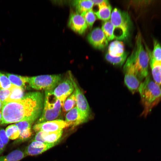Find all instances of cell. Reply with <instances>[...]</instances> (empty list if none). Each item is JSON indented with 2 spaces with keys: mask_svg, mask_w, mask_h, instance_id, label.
I'll return each mask as SVG.
<instances>
[{
  "mask_svg": "<svg viewBox=\"0 0 161 161\" xmlns=\"http://www.w3.org/2000/svg\"><path fill=\"white\" fill-rule=\"evenodd\" d=\"M56 145L32 140L27 147L24 152L26 156L37 155L41 154Z\"/></svg>",
  "mask_w": 161,
  "mask_h": 161,
  "instance_id": "cell-14",
  "label": "cell"
},
{
  "mask_svg": "<svg viewBox=\"0 0 161 161\" xmlns=\"http://www.w3.org/2000/svg\"><path fill=\"white\" fill-rule=\"evenodd\" d=\"M65 122L69 126H75L85 123L76 106L73 107L66 114Z\"/></svg>",
  "mask_w": 161,
  "mask_h": 161,
  "instance_id": "cell-17",
  "label": "cell"
},
{
  "mask_svg": "<svg viewBox=\"0 0 161 161\" xmlns=\"http://www.w3.org/2000/svg\"><path fill=\"white\" fill-rule=\"evenodd\" d=\"M149 63L148 53L143 47L141 34L138 33L136 37L134 49L125 64L134 69L140 80L148 76Z\"/></svg>",
  "mask_w": 161,
  "mask_h": 161,
  "instance_id": "cell-2",
  "label": "cell"
},
{
  "mask_svg": "<svg viewBox=\"0 0 161 161\" xmlns=\"http://www.w3.org/2000/svg\"><path fill=\"white\" fill-rule=\"evenodd\" d=\"M25 156L24 152L17 149L7 155L0 157V161H19Z\"/></svg>",
  "mask_w": 161,
  "mask_h": 161,
  "instance_id": "cell-22",
  "label": "cell"
},
{
  "mask_svg": "<svg viewBox=\"0 0 161 161\" xmlns=\"http://www.w3.org/2000/svg\"><path fill=\"white\" fill-rule=\"evenodd\" d=\"M69 126L65 120L60 119L36 123L33 127V129L36 133L39 131L53 132L63 130Z\"/></svg>",
  "mask_w": 161,
  "mask_h": 161,
  "instance_id": "cell-8",
  "label": "cell"
},
{
  "mask_svg": "<svg viewBox=\"0 0 161 161\" xmlns=\"http://www.w3.org/2000/svg\"><path fill=\"white\" fill-rule=\"evenodd\" d=\"M62 106L60 100L53 94L52 90H46L42 112L36 123L56 120L61 114Z\"/></svg>",
  "mask_w": 161,
  "mask_h": 161,
  "instance_id": "cell-5",
  "label": "cell"
},
{
  "mask_svg": "<svg viewBox=\"0 0 161 161\" xmlns=\"http://www.w3.org/2000/svg\"><path fill=\"white\" fill-rule=\"evenodd\" d=\"M6 75L11 83L16 86L23 88L27 83V77L7 73Z\"/></svg>",
  "mask_w": 161,
  "mask_h": 161,
  "instance_id": "cell-23",
  "label": "cell"
},
{
  "mask_svg": "<svg viewBox=\"0 0 161 161\" xmlns=\"http://www.w3.org/2000/svg\"><path fill=\"white\" fill-rule=\"evenodd\" d=\"M124 52V44L121 41L117 40L114 41L109 45L108 53L112 57L120 56Z\"/></svg>",
  "mask_w": 161,
  "mask_h": 161,
  "instance_id": "cell-19",
  "label": "cell"
},
{
  "mask_svg": "<svg viewBox=\"0 0 161 161\" xmlns=\"http://www.w3.org/2000/svg\"><path fill=\"white\" fill-rule=\"evenodd\" d=\"M9 141L5 130L0 128V156L3 152Z\"/></svg>",
  "mask_w": 161,
  "mask_h": 161,
  "instance_id": "cell-30",
  "label": "cell"
},
{
  "mask_svg": "<svg viewBox=\"0 0 161 161\" xmlns=\"http://www.w3.org/2000/svg\"><path fill=\"white\" fill-rule=\"evenodd\" d=\"M3 106V103L0 100V111L1 109Z\"/></svg>",
  "mask_w": 161,
  "mask_h": 161,
  "instance_id": "cell-34",
  "label": "cell"
},
{
  "mask_svg": "<svg viewBox=\"0 0 161 161\" xmlns=\"http://www.w3.org/2000/svg\"><path fill=\"white\" fill-rule=\"evenodd\" d=\"M13 85L7 76L0 72V89H10Z\"/></svg>",
  "mask_w": 161,
  "mask_h": 161,
  "instance_id": "cell-31",
  "label": "cell"
},
{
  "mask_svg": "<svg viewBox=\"0 0 161 161\" xmlns=\"http://www.w3.org/2000/svg\"><path fill=\"white\" fill-rule=\"evenodd\" d=\"M97 11L95 12L96 16L99 19L107 21L110 18L112 7L109 1L105 0L101 4L98 5Z\"/></svg>",
  "mask_w": 161,
  "mask_h": 161,
  "instance_id": "cell-18",
  "label": "cell"
},
{
  "mask_svg": "<svg viewBox=\"0 0 161 161\" xmlns=\"http://www.w3.org/2000/svg\"><path fill=\"white\" fill-rule=\"evenodd\" d=\"M69 74L76 94V107L81 117L86 122L90 117V108L86 97L74 79L71 72H69Z\"/></svg>",
  "mask_w": 161,
  "mask_h": 161,
  "instance_id": "cell-7",
  "label": "cell"
},
{
  "mask_svg": "<svg viewBox=\"0 0 161 161\" xmlns=\"http://www.w3.org/2000/svg\"><path fill=\"white\" fill-rule=\"evenodd\" d=\"M146 51L149 57V63L154 82L161 87V61L155 60L152 57L151 51L146 46Z\"/></svg>",
  "mask_w": 161,
  "mask_h": 161,
  "instance_id": "cell-16",
  "label": "cell"
},
{
  "mask_svg": "<svg viewBox=\"0 0 161 161\" xmlns=\"http://www.w3.org/2000/svg\"><path fill=\"white\" fill-rule=\"evenodd\" d=\"M44 94L32 92L25 95L19 100L5 102L1 109V124L29 121L34 122L40 116L43 109Z\"/></svg>",
  "mask_w": 161,
  "mask_h": 161,
  "instance_id": "cell-1",
  "label": "cell"
},
{
  "mask_svg": "<svg viewBox=\"0 0 161 161\" xmlns=\"http://www.w3.org/2000/svg\"><path fill=\"white\" fill-rule=\"evenodd\" d=\"M128 53L125 52L121 56L118 57H113L110 56L108 53L105 55L106 60L111 64L116 66H121L126 61Z\"/></svg>",
  "mask_w": 161,
  "mask_h": 161,
  "instance_id": "cell-24",
  "label": "cell"
},
{
  "mask_svg": "<svg viewBox=\"0 0 161 161\" xmlns=\"http://www.w3.org/2000/svg\"><path fill=\"white\" fill-rule=\"evenodd\" d=\"M10 93V89H0V100L3 104L6 102Z\"/></svg>",
  "mask_w": 161,
  "mask_h": 161,
  "instance_id": "cell-32",
  "label": "cell"
},
{
  "mask_svg": "<svg viewBox=\"0 0 161 161\" xmlns=\"http://www.w3.org/2000/svg\"><path fill=\"white\" fill-rule=\"evenodd\" d=\"M5 131L9 139L14 140L18 139L19 137V131L18 127L15 124L8 126L6 128Z\"/></svg>",
  "mask_w": 161,
  "mask_h": 161,
  "instance_id": "cell-26",
  "label": "cell"
},
{
  "mask_svg": "<svg viewBox=\"0 0 161 161\" xmlns=\"http://www.w3.org/2000/svg\"><path fill=\"white\" fill-rule=\"evenodd\" d=\"M60 75H44L27 77V82L32 88L38 90H52L61 81Z\"/></svg>",
  "mask_w": 161,
  "mask_h": 161,
  "instance_id": "cell-6",
  "label": "cell"
},
{
  "mask_svg": "<svg viewBox=\"0 0 161 161\" xmlns=\"http://www.w3.org/2000/svg\"><path fill=\"white\" fill-rule=\"evenodd\" d=\"M84 18L88 26L91 28L96 19V16L92 9L81 14Z\"/></svg>",
  "mask_w": 161,
  "mask_h": 161,
  "instance_id": "cell-27",
  "label": "cell"
},
{
  "mask_svg": "<svg viewBox=\"0 0 161 161\" xmlns=\"http://www.w3.org/2000/svg\"><path fill=\"white\" fill-rule=\"evenodd\" d=\"M110 19L114 27V39L120 40L127 39L130 33L132 24L128 13L115 8L111 13Z\"/></svg>",
  "mask_w": 161,
  "mask_h": 161,
  "instance_id": "cell-4",
  "label": "cell"
},
{
  "mask_svg": "<svg viewBox=\"0 0 161 161\" xmlns=\"http://www.w3.org/2000/svg\"><path fill=\"white\" fill-rule=\"evenodd\" d=\"M76 103V97L75 91L65 100L63 106L65 111H69L73 108Z\"/></svg>",
  "mask_w": 161,
  "mask_h": 161,
  "instance_id": "cell-29",
  "label": "cell"
},
{
  "mask_svg": "<svg viewBox=\"0 0 161 161\" xmlns=\"http://www.w3.org/2000/svg\"><path fill=\"white\" fill-rule=\"evenodd\" d=\"M68 25L73 31L80 34L84 33L88 27L83 17L77 12L70 14Z\"/></svg>",
  "mask_w": 161,
  "mask_h": 161,
  "instance_id": "cell-12",
  "label": "cell"
},
{
  "mask_svg": "<svg viewBox=\"0 0 161 161\" xmlns=\"http://www.w3.org/2000/svg\"><path fill=\"white\" fill-rule=\"evenodd\" d=\"M2 117V114L1 111H0V121H1Z\"/></svg>",
  "mask_w": 161,
  "mask_h": 161,
  "instance_id": "cell-35",
  "label": "cell"
},
{
  "mask_svg": "<svg viewBox=\"0 0 161 161\" xmlns=\"http://www.w3.org/2000/svg\"><path fill=\"white\" fill-rule=\"evenodd\" d=\"M87 39L90 44L96 49H104L108 44V41L101 29L98 27L91 32L88 35Z\"/></svg>",
  "mask_w": 161,
  "mask_h": 161,
  "instance_id": "cell-10",
  "label": "cell"
},
{
  "mask_svg": "<svg viewBox=\"0 0 161 161\" xmlns=\"http://www.w3.org/2000/svg\"><path fill=\"white\" fill-rule=\"evenodd\" d=\"M33 122L29 121H21L16 123L19 131V138L16 140V143L23 142L30 139L32 135L31 126Z\"/></svg>",
  "mask_w": 161,
  "mask_h": 161,
  "instance_id": "cell-15",
  "label": "cell"
},
{
  "mask_svg": "<svg viewBox=\"0 0 161 161\" xmlns=\"http://www.w3.org/2000/svg\"><path fill=\"white\" fill-rule=\"evenodd\" d=\"M63 133V130L53 132L39 131L36 133L32 140L57 144L61 138Z\"/></svg>",
  "mask_w": 161,
  "mask_h": 161,
  "instance_id": "cell-13",
  "label": "cell"
},
{
  "mask_svg": "<svg viewBox=\"0 0 161 161\" xmlns=\"http://www.w3.org/2000/svg\"><path fill=\"white\" fill-rule=\"evenodd\" d=\"M123 70L125 73V83L129 90L134 93L138 90L140 84L136 73L133 69L125 65Z\"/></svg>",
  "mask_w": 161,
  "mask_h": 161,
  "instance_id": "cell-11",
  "label": "cell"
},
{
  "mask_svg": "<svg viewBox=\"0 0 161 161\" xmlns=\"http://www.w3.org/2000/svg\"><path fill=\"white\" fill-rule=\"evenodd\" d=\"M153 49L151 51V54L153 58L155 60L161 61V45L156 39H154Z\"/></svg>",
  "mask_w": 161,
  "mask_h": 161,
  "instance_id": "cell-28",
  "label": "cell"
},
{
  "mask_svg": "<svg viewBox=\"0 0 161 161\" xmlns=\"http://www.w3.org/2000/svg\"><path fill=\"white\" fill-rule=\"evenodd\" d=\"M138 90L144 107L141 115L146 117L161 100V87L148 76L140 83Z\"/></svg>",
  "mask_w": 161,
  "mask_h": 161,
  "instance_id": "cell-3",
  "label": "cell"
},
{
  "mask_svg": "<svg viewBox=\"0 0 161 161\" xmlns=\"http://www.w3.org/2000/svg\"><path fill=\"white\" fill-rule=\"evenodd\" d=\"M101 29L108 41H111L114 39V27L110 21L105 22L102 24Z\"/></svg>",
  "mask_w": 161,
  "mask_h": 161,
  "instance_id": "cell-25",
  "label": "cell"
},
{
  "mask_svg": "<svg viewBox=\"0 0 161 161\" xmlns=\"http://www.w3.org/2000/svg\"><path fill=\"white\" fill-rule=\"evenodd\" d=\"M52 90L54 95L61 101L63 106L66 99L73 92L74 88L69 79H66L61 81Z\"/></svg>",
  "mask_w": 161,
  "mask_h": 161,
  "instance_id": "cell-9",
  "label": "cell"
},
{
  "mask_svg": "<svg viewBox=\"0 0 161 161\" xmlns=\"http://www.w3.org/2000/svg\"><path fill=\"white\" fill-rule=\"evenodd\" d=\"M10 90V94L6 102L19 100L24 96V90L22 88L13 85Z\"/></svg>",
  "mask_w": 161,
  "mask_h": 161,
  "instance_id": "cell-21",
  "label": "cell"
},
{
  "mask_svg": "<svg viewBox=\"0 0 161 161\" xmlns=\"http://www.w3.org/2000/svg\"><path fill=\"white\" fill-rule=\"evenodd\" d=\"M73 5L77 12L81 14L92 9L94 5L91 0H77L74 1Z\"/></svg>",
  "mask_w": 161,
  "mask_h": 161,
  "instance_id": "cell-20",
  "label": "cell"
},
{
  "mask_svg": "<svg viewBox=\"0 0 161 161\" xmlns=\"http://www.w3.org/2000/svg\"><path fill=\"white\" fill-rule=\"evenodd\" d=\"M91 1L93 3L94 5H97L98 6L103 2L105 0H91Z\"/></svg>",
  "mask_w": 161,
  "mask_h": 161,
  "instance_id": "cell-33",
  "label": "cell"
}]
</instances>
